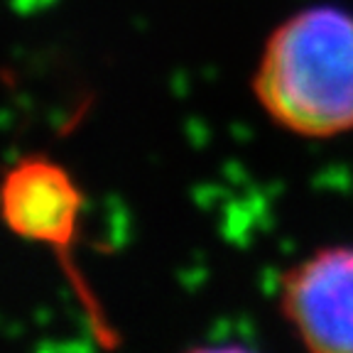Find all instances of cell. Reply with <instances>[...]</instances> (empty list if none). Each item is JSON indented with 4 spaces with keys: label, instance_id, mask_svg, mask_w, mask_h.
Here are the masks:
<instances>
[{
    "label": "cell",
    "instance_id": "cell-1",
    "mask_svg": "<svg viewBox=\"0 0 353 353\" xmlns=\"http://www.w3.org/2000/svg\"><path fill=\"white\" fill-rule=\"evenodd\" d=\"M260 108L299 138L353 130V15L314 6L290 15L268 37L253 74Z\"/></svg>",
    "mask_w": 353,
    "mask_h": 353
},
{
    "label": "cell",
    "instance_id": "cell-2",
    "mask_svg": "<svg viewBox=\"0 0 353 353\" xmlns=\"http://www.w3.org/2000/svg\"><path fill=\"white\" fill-rule=\"evenodd\" d=\"M83 194L74 176L44 154H30L17 160L0 179V219L15 236L42 243L59 258V265L74 290L79 292L86 316L101 346H116L113 329L101 307L83 285L77 265L72 263L77 243L79 216Z\"/></svg>",
    "mask_w": 353,
    "mask_h": 353
},
{
    "label": "cell",
    "instance_id": "cell-3",
    "mask_svg": "<svg viewBox=\"0 0 353 353\" xmlns=\"http://www.w3.org/2000/svg\"><path fill=\"white\" fill-rule=\"evenodd\" d=\"M280 312L316 353H353V245L319 248L282 275Z\"/></svg>",
    "mask_w": 353,
    "mask_h": 353
}]
</instances>
